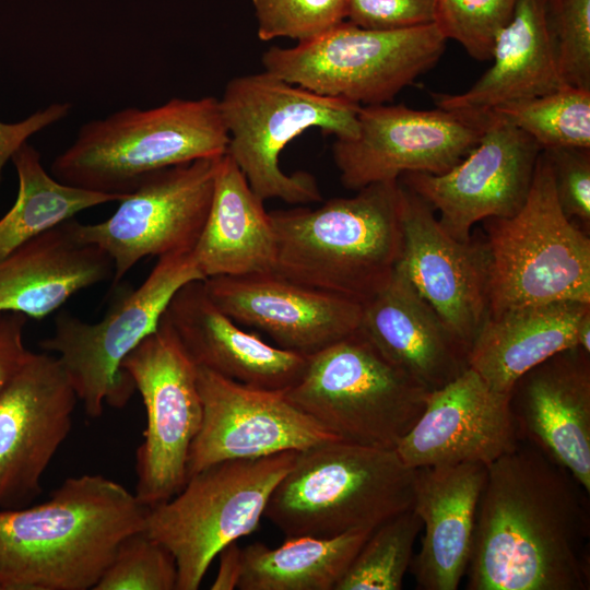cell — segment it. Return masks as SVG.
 <instances>
[{
  "instance_id": "5bb4252c",
  "label": "cell",
  "mask_w": 590,
  "mask_h": 590,
  "mask_svg": "<svg viewBox=\"0 0 590 590\" xmlns=\"http://www.w3.org/2000/svg\"><path fill=\"white\" fill-rule=\"evenodd\" d=\"M222 156L158 170L119 201L107 220L80 223L81 237L113 260L114 285L145 257L193 250L208 217Z\"/></svg>"
},
{
  "instance_id": "74e56055",
  "label": "cell",
  "mask_w": 590,
  "mask_h": 590,
  "mask_svg": "<svg viewBox=\"0 0 590 590\" xmlns=\"http://www.w3.org/2000/svg\"><path fill=\"white\" fill-rule=\"evenodd\" d=\"M434 0H346V21L369 30L433 23Z\"/></svg>"
},
{
  "instance_id": "cb8c5ba5",
  "label": "cell",
  "mask_w": 590,
  "mask_h": 590,
  "mask_svg": "<svg viewBox=\"0 0 590 590\" xmlns=\"http://www.w3.org/2000/svg\"><path fill=\"white\" fill-rule=\"evenodd\" d=\"M487 467L458 463L415 469L413 509L424 534L410 570L421 590H457L465 575Z\"/></svg>"
},
{
  "instance_id": "60d3db41",
  "label": "cell",
  "mask_w": 590,
  "mask_h": 590,
  "mask_svg": "<svg viewBox=\"0 0 590 590\" xmlns=\"http://www.w3.org/2000/svg\"><path fill=\"white\" fill-rule=\"evenodd\" d=\"M219 556V571L210 588L212 590L237 589L243 566V548L239 547L237 541L232 542L220 552Z\"/></svg>"
},
{
  "instance_id": "1f68e13d",
  "label": "cell",
  "mask_w": 590,
  "mask_h": 590,
  "mask_svg": "<svg viewBox=\"0 0 590 590\" xmlns=\"http://www.w3.org/2000/svg\"><path fill=\"white\" fill-rule=\"evenodd\" d=\"M421 529L413 508L377 527L334 590H400Z\"/></svg>"
},
{
  "instance_id": "f1b7e54d",
  "label": "cell",
  "mask_w": 590,
  "mask_h": 590,
  "mask_svg": "<svg viewBox=\"0 0 590 590\" xmlns=\"http://www.w3.org/2000/svg\"><path fill=\"white\" fill-rule=\"evenodd\" d=\"M373 531L334 538H286L272 548L256 542L243 548L239 590H334Z\"/></svg>"
},
{
  "instance_id": "ab89813d",
  "label": "cell",
  "mask_w": 590,
  "mask_h": 590,
  "mask_svg": "<svg viewBox=\"0 0 590 590\" xmlns=\"http://www.w3.org/2000/svg\"><path fill=\"white\" fill-rule=\"evenodd\" d=\"M26 316L0 312V390L25 361L28 350L24 345Z\"/></svg>"
},
{
  "instance_id": "e0dca14e",
  "label": "cell",
  "mask_w": 590,
  "mask_h": 590,
  "mask_svg": "<svg viewBox=\"0 0 590 590\" xmlns=\"http://www.w3.org/2000/svg\"><path fill=\"white\" fill-rule=\"evenodd\" d=\"M78 396L59 359L28 352L0 390V509L26 506L67 438Z\"/></svg>"
},
{
  "instance_id": "b9f144b4",
  "label": "cell",
  "mask_w": 590,
  "mask_h": 590,
  "mask_svg": "<svg viewBox=\"0 0 590 590\" xmlns=\"http://www.w3.org/2000/svg\"><path fill=\"white\" fill-rule=\"evenodd\" d=\"M578 346L590 353V310L580 319L577 332Z\"/></svg>"
},
{
  "instance_id": "7c38bea8",
  "label": "cell",
  "mask_w": 590,
  "mask_h": 590,
  "mask_svg": "<svg viewBox=\"0 0 590 590\" xmlns=\"http://www.w3.org/2000/svg\"><path fill=\"white\" fill-rule=\"evenodd\" d=\"M121 367L145 406L146 428L135 456L134 495L151 508L175 496L188 479L189 450L203 416L198 366L163 315Z\"/></svg>"
},
{
  "instance_id": "ac0fdd59",
  "label": "cell",
  "mask_w": 590,
  "mask_h": 590,
  "mask_svg": "<svg viewBox=\"0 0 590 590\" xmlns=\"http://www.w3.org/2000/svg\"><path fill=\"white\" fill-rule=\"evenodd\" d=\"M401 186L403 246L398 267L469 355L488 314L484 243L452 237L433 208Z\"/></svg>"
},
{
  "instance_id": "8d00e7d4",
  "label": "cell",
  "mask_w": 590,
  "mask_h": 590,
  "mask_svg": "<svg viewBox=\"0 0 590 590\" xmlns=\"http://www.w3.org/2000/svg\"><path fill=\"white\" fill-rule=\"evenodd\" d=\"M553 170L559 206L569 220L590 227V149L542 150Z\"/></svg>"
},
{
  "instance_id": "4316f807",
  "label": "cell",
  "mask_w": 590,
  "mask_h": 590,
  "mask_svg": "<svg viewBox=\"0 0 590 590\" xmlns=\"http://www.w3.org/2000/svg\"><path fill=\"white\" fill-rule=\"evenodd\" d=\"M590 304L563 300L487 315L468 355V366L495 391L509 393L529 369L578 346L580 319Z\"/></svg>"
},
{
  "instance_id": "277c9868",
  "label": "cell",
  "mask_w": 590,
  "mask_h": 590,
  "mask_svg": "<svg viewBox=\"0 0 590 590\" xmlns=\"http://www.w3.org/2000/svg\"><path fill=\"white\" fill-rule=\"evenodd\" d=\"M414 480L396 449L331 440L296 452L263 517L286 538L374 531L413 508Z\"/></svg>"
},
{
  "instance_id": "d590c367",
  "label": "cell",
  "mask_w": 590,
  "mask_h": 590,
  "mask_svg": "<svg viewBox=\"0 0 590 590\" xmlns=\"http://www.w3.org/2000/svg\"><path fill=\"white\" fill-rule=\"evenodd\" d=\"M257 35L268 42L315 38L346 20V0H252Z\"/></svg>"
},
{
  "instance_id": "f546056e",
  "label": "cell",
  "mask_w": 590,
  "mask_h": 590,
  "mask_svg": "<svg viewBox=\"0 0 590 590\" xmlns=\"http://www.w3.org/2000/svg\"><path fill=\"white\" fill-rule=\"evenodd\" d=\"M11 160L17 173L19 189L14 204L0 219V259L81 211L125 198L57 180L45 170L40 153L27 142Z\"/></svg>"
},
{
  "instance_id": "8fae6325",
  "label": "cell",
  "mask_w": 590,
  "mask_h": 590,
  "mask_svg": "<svg viewBox=\"0 0 590 590\" xmlns=\"http://www.w3.org/2000/svg\"><path fill=\"white\" fill-rule=\"evenodd\" d=\"M204 280L192 251L160 257L148 278L127 290L104 318L88 323L61 311L54 332L39 342L57 353L85 413L98 417L108 404L123 408L135 391L123 359L158 326L170 299L185 284Z\"/></svg>"
},
{
  "instance_id": "d6a6232c",
  "label": "cell",
  "mask_w": 590,
  "mask_h": 590,
  "mask_svg": "<svg viewBox=\"0 0 590 590\" xmlns=\"http://www.w3.org/2000/svg\"><path fill=\"white\" fill-rule=\"evenodd\" d=\"M172 553L143 530L126 536L93 590H177Z\"/></svg>"
},
{
  "instance_id": "d4e9b609",
  "label": "cell",
  "mask_w": 590,
  "mask_h": 590,
  "mask_svg": "<svg viewBox=\"0 0 590 590\" xmlns=\"http://www.w3.org/2000/svg\"><path fill=\"white\" fill-rule=\"evenodd\" d=\"M74 217L0 259V312L42 319L78 292L113 279L114 263L80 235Z\"/></svg>"
},
{
  "instance_id": "3957f363",
  "label": "cell",
  "mask_w": 590,
  "mask_h": 590,
  "mask_svg": "<svg viewBox=\"0 0 590 590\" xmlns=\"http://www.w3.org/2000/svg\"><path fill=\"white\" fill-rule=\"evenodd\" d=\"M269 214L275 271L298 283L363 304L390 281L400 262L399 180L368 185L353 197L332 198L317 209Z\"/></svg>"
},
{
  "instance_id": "83f0119b",
  "label": "cell",
  "mask_w": 590,
  "mask_h": 590,
  "mask_svg": "<svg viewBox=\"0 0 590 590\" xmlns=\"http://www.w3.org/2000/svg\"><path fill=\"white\" fill-rule=\"evenodd\" d=\"M192 256L204 280L275 271L270 214L227 153L221 157L211 206Z\"/></svg>"
},
{
  "instance_id": "836d02e7",
  "label": "cell",
  "mask_w": 590,
  "mask_h": 590,
  "mask_svg": "<svg viewBox=\"0 0 590 590\" xmlns=\"http://www.w3.org/2000/svg\"><path fill=\"white\" fill-rule=\"evenodd\" d=\"M518 0H434L433 24L481 61L491 59L498 33L510 22Z\"/></svg>"
},
{
  "instance_id": "5b68a950",
  "label": "cell",
  "mask_w": 590,
  "mask_h": 590,
  "mask_svg": "<svg viewBox=\"0 0 590 590\" xmlns=\"http://www.w3.org/2000/svg\"><path fill=\"white\" fill-rule=\"evenodd\" d=\"M228 143L217 98H172L86 122L50 170L63 184L126 197L158 170L224 155Z\"/></svg>"
},
{
  "instance_id": "9a60e30c",
  "label": "cell",
  "mask_w": 590,
  "mask_h": 590,
  "mask_svg": "<svg viewBox=\"0 0 590 590\" xmlns=\"http://www.w3.org/2000/svg\"><path fill=\"white\" fill-rule=\"evenodd\" d=\"M542 149L526 132L488 114L477 144L440 175L405 173L399 181L418 194L456 239L491 217H509L523 205Z\"/></svg>"
},
{
  "instance_id": "603a6c76",
  "label": "cell",
  "mask_w": 590,
  "mask_h": 590,
  "mask_svg": "<svg viewBox=\"0 0 590 590\" xmlns=\"http://www.w3.org/2000/svg\"><path fill=\"white\" fill-rule=\"evenodd\" d=\"M358 330L389 363L430 392L469 367L467 350L399 267L362 304Z\"/></svg>"
},
{
  "instance_id": "e575fe53",
  "label": "cell",
  "mask_w": 590,
  "mask_h": 590,
  "mask_svg": "<svg viewBox=\"0 0 590 590\" xmlns=\"http://www.w3.org/2000/svg\"><path fill=\"white\" fill-rule=\"evenodd\" d=\"M544 8L563 82L590 90V0H545Z\"/></svg>"
},
{
  "instance_id": "484cf974",
  "label": "cell",
  "mask_w": 590,
  "mask_h": 590,
  "mask_svg": "<svg viewBox=\"0 0 590 590\" xmlns=\"http://www.w3.org/2000/svg\"><path fill=\"white\" fill-rule=\"evenodd\" d=\"M544 1L518 0L510 22L495 38L492 67L463 93L433 94L436 106L481 117L566 85L557 69Z\"/></svg>"
},
{
  "instance_id": "6da1fadb",
  "label": "cell",
  "mask_w": 590,
  "mask_h": 590,
  "mask_svg": "<svg viewBox=\"0 0 590 590\" xmlns=\"http://www.w3.org/2000/svg\"><path fill=\"white\" fill-rule=\"evenodd\" d=\"M589 494L563 467L520 441L487 465L469 590H588Z\"/></svg>"
},
{
  "instance_id": "2e32d148",
  "label": "cell",
  "mask_w": 590,
  "mask_h": 590,
  "mask_svg": "<svg viewBox=\"0 0 590 590\" xmlns=\"http://www.w3.org/2000/svg\"><path fill=\"white\" fill-rule=\"evenodd\" d=\"M198 387L203 416L189 450L188 477L221 461L302 451L339 439L284 391L244 385L203 367H198Z\"/></svg>"
},
{
  "instance_id": "f35d334b",
  "label": "cell",
  "mask_w": 590,
  "mask_h": 590,
  "mask_svg": "<svg viewBox=\"0 0 590 590\" xmlns=\"http://www.w3.org/2000/svg\"><path fill=\"white\" fill-rule=\"evenodd\" d=\"M70 110L69 103H54L20 122H0V181L3 167L21 145L36 132L66 118Z\"/></svg>"
},
{
  "instance_id": "9c48e42d",
  "label": "cell",
  "mask_w": 590,
  "mask_h": 590,
  "mask_svg": "<svg viewBox=\"0 0 590 590\" xmlns=\"http://www.w3.org/2000/svg\"><path fill=\"white\" fill-rule=\"evenodd\" d=\"M296 452L214 463L190 475L175 496L149 508L142 530L174 556L177 590L199 589L220 552L258 529Z\"/></svg>"
},
{
  "instance_id": "44dd1931",
  "label": "cell",
  "mask_w": 590,
  "mask_h": 590,
  "mask_svg": "<svg viewBox=\"0 0 590 590\" xmlns=\"http://www.w3.org/2000/svg\"><path fill=\"white\" fill-rule=\"evenodd\" d=\"M590 353L562 351L524 373L509 392L520 441L566 469L590 492Z\"/></svg>"
},
{
  "instance_id": "4fadbf2b",
  "label": "cell",
  "mask_w": 590,
  "mask_h": 590,
  "mask_svg": "<svg viewBox=\"0 0 590 590\" xmlns=\"http://www.w3.org/2000/svg\"><path fill=\"white\" fill-rule=\"evenodd\" d=\"M487 122L488 114L470 116L438 107L361 106L358 133L354 139L334 141L333 161L342 185L356 191L399 180L405 173L440 175L477 144Z\"/></svg>"
},
{
  "instance_id": "4dcf8cb0",
  "label": "cell",
  "mask_w": 590,
  "mask_h": 590,
  "mask_svg": "<svg viewBox=\"0 0 590 590\" xmlns=\"http://www.w3.org/2000/svg\"><path fill=\"white\" fill-rule=\"evenodd\" d=\"M488 114L526 132L542 150L590 149V90L566 84L541 96L504 104Z\"/></svg>"
},
{
  "instance_id": "7a4b0ae2",
  "label": "cell",
  "mask_w": 590,
  "mask_h": 590,
  "mask_svg": "<svg viewBox=\"0 0 590 590\" xmlns=\"http://www.w3.org/2000/svg\"><path fill=\"white\" fill-rule=\"evenodd\" d=\"M148 510L99 474L67 479L43 504L0 509V590H93Z\"/></svg>"
},
{
  "instance_id": "30bf717a",
  "label": "cell",
  "mask_w": 590,
  "mask_h": 590,
  "mask_svg": "<svg viewBox=\"0 0 590 590\" xmlns=\"http://www.w3.org/2000/svg\"><path fill=\"white\" fill-rule=\"evenodd\" d=\"M445 44L433 23L369 30L345 20L294 47L269 48L261 62L266 72L314 93L380 105L434 67Z\"/></svg>"
},
{
  "instance_id": "52a82bcc",
  "label": "cell",
  "mask_w": 590,
  "mask_h": 590,
  "mask_svg": "<svg viewBox=\"0 0 590 590\" xmlns=\"http://www.w3.org/2000/svg\"><path fill=\"white\" fill-rule=\"evenodd\" d=\"M485 229L489 315L551 302L590 304V238L562 211L543 151L523 205L512 216L486 219Z\"/></svg>"
},
{
  "instance_id": "ba28073f",
  "label": "cell",
  "mask_w": 590,
  "mask_h": 590,
  "mask_svg": "<svg viewBox=\"0 0 590 590\" xmlns=\"http://www.w3.org/2000/svg\"><path fill=\"white\" fill-rule=\"evenodd\" d=\"M306 357L300 378L284 392L340 440L396 449L430 393L359 330Z\"/></svg>"
},
{
  "instance_id": "8992f818",
  "label": "cell",
  "mask_w": 590,
  "mask_h": 590,
  "mask_svg": "<svg viewBox=\"0 0 590 590\" xmlns=\"http://www.w3.org/2000/svg\"><path fill=\"white\" fill-rule=\"evenodd\" d=\"M219 104L229 137L226 153L263 201L320 202L316 178L303 170L284 173L281 152L309 128L341 140L358 133L361 105L314 93L266 71L231 80Z\"/></svg>"
},
{
  "instance_id": "7402d4cb",
  "label": "cell",
  "mask_w": 590,
  "mask_h": 590,
  "mask_svg": "<svg viewBox=\"0 0 590 590\" xmlns=\"http://www.w3.org/2000/svg\"><path fill=\"white\" fill-rule=\"evenodd\" d=\"M164 316L198 367L244 385L285 391L302 376L307 357L245 331L209 296L203 280L181 286Z\"/></svg>"
},
{
  "instance_id": "d6986e66",
  "label": "cell",
  "mask_w": 590,
  "mask_h": 590,
  "mask_svg": "<svg viewBox=\"0 0 590 590\" xmlns=\"http://www.w3.org/2000/svg\"><path fill=\"white\" fill-rule=\"evenodd\" d=\"M212 300L237 323L276 346L312 355L358 330L362 304L293 281L276 271L203 280Z\"/></svg>"
},
{
  "instance_id": "ffe728a7",
  "label": "cell",
  "mask_w": 590,
  "mask_h": 590,
  "mask_svg": "<svg viewBox=\"0 0 590 590\" xmlns=\"http://www.w3.org/2000/svg\"><path fill=\"white\" fill-rule=\"evenodd\" d=\"M519 442L509 393L495 391L468 367L429 393L396 451L413 469L465 462L487 467Z\"/></svg>"
}]
</instances>
